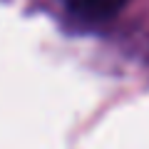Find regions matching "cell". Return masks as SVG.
Wrapping results in <instances>:
<instances>
[{"instance_id": "6da1fadb", "label": "cell", "mask_w": 149, "mask_h": 149, "mask_svg": "<svg viewBox=\"0 0 149 149\" xmlns=\"http://www.w3.org/2000/svg\"><path fill=\"white\" fill-rule=\"evenodd\" d=\"M65 5L72 15L85 20H109L127 5V0H65Z\"/></svg>"}]
</instances>
